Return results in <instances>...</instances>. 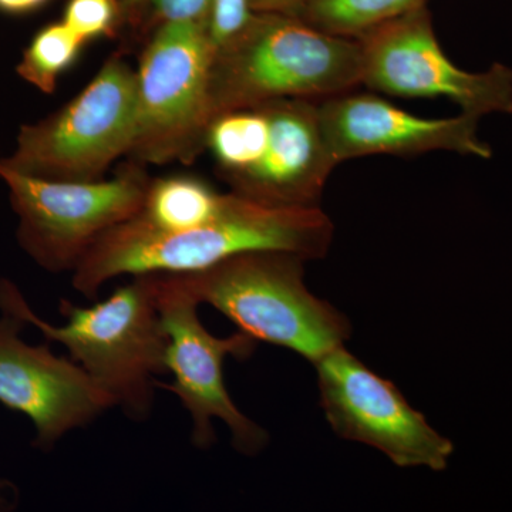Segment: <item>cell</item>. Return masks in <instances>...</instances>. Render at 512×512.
<instances>
[{"instance_id":"1","label":"cell","mask_w":512,"mask_h":512,"mask_svg":"<svg viewBox=\"0 0 512 512\" xmlns=\"http://www.w3.org/2000/svg\"><path fill=\"white\" fill-rule=\"evenodd\" d=\"M333 224L318 205L285 207L231 191L210 220L177 232H157L124 222L103 238L73 271V286L94 299L111 279L144 274H188L254 251L323 258Z\"/></svg>"},{"instance_id":"2","label":"cell","mask_w":512,"mask_h":512,"mask_svg":"<svg viewBox=\"0 0 512 512\" xmlns=\"http://www.w3.org/2000/svg\"><path fill=\"white\" fill-rule=\"evenodd\" d=\"M131 278L90 308L62 299V326L40 319L18 286L0 279V312L18 316L39 329L47 342L63 345L70 359L113 397L116 407L131 420L143 421L153 410L157 377L167 373V335L158 309L156 274Z\"/></svg>"},{"instance_id":"3","label":"cell","mask_w":512,"mask_h":512,"mask_svg":"<svg viewBox=\"0 0 512 512\" xmlns=\"http://www.w3.org/2000/svg\"><path fill=\"white\" fill-rule=\"evenodd\" d=\"M362 86L357 39L330 35L291 13L256 12L211 64L210 124L228 111L269 101H322Z\"/></svg>"},{"instance_id":"4","label":"cell","mask_w":512,"mask_h":512,"mask_svg":"<svg viewBox=\"0 0 512 512\" xmlns=\"http://www.w3.org/2000/svg\"><path fill=\"white\" fill-rule=\"evenodd\" d=\"M305 261L291 252L254 251L171 275L200 305H211L256 342L292 350L313 365L345 346L352 325L306 288Z\"/></svg>"},{"instance_id":"5","label":"cell","mask_w":512,"mask_h":512,"mask_svg":"<svg viewBox=\"0 0 512 512\" xmlns=\"http://www.w3.org/2000/svg\"><path fill=\"white\" fill-rule=\"evenodd\" d=\"M136 126V70L114 56L62 109L23 126L15 153L0 164L49 180H100L131 153Z\"/></svg>"},{"instance_id":"6","label":"cell","mask_w":512,"mask_h":512,"mask_svg":"<svg viewBox=\"0 0 512 512\" xmlns=\"http://www.w3.org/2000/svg\"><path fill=\"white\" fill-rule=\"evenodd\" d=\"M0 178L19 217L20 247L55 274L73 272L100 238L136 217L151 181L138 165L109 180L60 181L0 164Z\"/></svg>"},{"instance_id":"7","label":"cell","mask_w":512,"mask_h":512,"mask_svg":"<svg viewBox=\"0 0 512 512\" xmlns=\"http://www.w3.org/2000/svg\"><path fill=\"white\" fill-rule=\"evenodd\" d=\"M212 59L205 23L158 25L136 70L137 163H190L205 150Z\"/></svg>"},{"instance_id":"8","label":"cell","mask_w":512,"mask_h":512,"mask_svg":"<svg viewBox=\"0 0 512 512\" xmlns=\"http://www.w3.org/2000/svg\"><path fill=\"white\" fill-rule=\"evenodd\" d=\"M158 309L167 335L165 367L173 383L158 382V387L175 394L191 417V441L207 450L215 439L212 420L218 419L231 430L235 450L256 456L269 443L264 427L245 416L229 396L224 380L228 356L248 359L256 340L238 330L229 338L208 332L198 316L200 303L178 284L171 274H156Z\"/></svg>"},{"instance_id":"9","label":"cell","mask_w":512,"mask_h":512,"mask_svg":"<svg viewBox=\"0 0 512 512\" xmlns=\"http://www.w3.org/2000/svg\"><path fill=\"white\" fill-rule=\"evenodd\" d=\"M362 86L404 99H447L460 113L483 119L512 113V69L494 63L484 72L460 69L441 49L424 6L359 39Z\"/></svg>"},{"instance_id":"10","label":"cell","mask_w":512,"mask_h":512,"mask_svg":"<svg viewBox=\"0 0 512 512\" xmlns=\"http://www.w3.org/2000/svg\"><path fill=\"white\" fill-rule=\"evenodd\" d=\"M313 366L320 406L338 436L375 447L399 467L446 470L453 443L410 406L392 380L376 375L345 346Z\"/></svg>"},{"instance_id":"11","label":"cell","mask_w":512,"mask_h":512,"mask_svg":"<svg viewBox=\"0 0 512 512\" xmlns=\"http://www.w3.org/2000/svg\"><path fill=\"white\" fill-rule=\"evenodd\" d=\"M26 322L0 316V403L36 429L33 446L50 451L67 433L89 426L116 402L73 359L22 339Z\"/></svg>"},{"instance_id":"12","label":"cell","mask_w":512,"mask_h":512,"mask_svg":"<svg viewBox=\"0 0 512 512\" xmlns=\"http://www.w3.org/2000/svg\"><path fill=\"white\" fill-rule=\"evenodd\" d=\"M323 133L336 164L369 156L413 157L434 151L493 157L478 136V117L416 116L373 93L346 92L319 101Z\"/></svg>"},{"instance_id":"13","label":"cell","mask_w":512,"mask_h":512,"mask_svg":"<svg viewBox=\"0 0 512 512\" xmlns=\"http://www.w3.org/2000/svg\"><path fill=\"white\" fill-rule=\"evenodd\" d=\"M268 137L258 163L232 191L251 200L285 207L318 205L336 164L326 143L319 101L285 99L262 104Z\"/></svg>"},{"instance_id":"14","label":"cell","mask_w":512,"mask_h":512,"mask_svg":"<svg viewBox=\"0 0 512 512\" xmlns=\"http://www.w3.org/2000/svg\"><path fill=\"white\" fill-rule=\"evenodd\" d=\"M224 195L191 175H170L148 184L143 207L134 224L157 232H177L210 220Z\"/></svg>"},{"instance_id":"15","label":"cell","mask_w":512,"mask_h":512,"mask_svg":"<svg viewBox=\"0 0 512 512\" xmlns=\"http://www.w3.org/2000/svg\"><path fill=\"white\" fill-rule=\"evenodd\" d=\"M427 2L429 0H308L298 16L330 35L359 39L384 23L424 8Z\"/></svg>"},{"instance_id":"16","label":"cell","mask_w":512,"mask_h":512,"mask_svg":"<svg viewBox=\"0 0 512 512\" xmlns=\"http://www.w3.org/2000/svg\"><path fill=\"white\" fill-rule=\"evenodd\" d=\"M86 45L66 23L55 22L40 29L23 52L18 74L45 94L55 93L64 72L76 62Z\"/></svg>"},{"instance_id":"17","label":"cell","mask_w":512,"mask_h":512,"mask_svg":"<svg viewBox=\"0 0 512 512\" xmlns=\"http://www.w3.org/2000/svg\"><path fill=\"white\" fill-rule=\"evenodd\" d=\"M119 16L117 0H69L63 22L87 43L113 35Z\"/></svg>"},{"instance_id":"18","label":"cell","mask_w":512,"mask_h":512,"mask_svg":"<svg viewBox=\"0 0 512 512\" xmlns=\"http://www.w3.org/2000/svg\"><path fill=\"white\" fill-rule=\"evenodd\" d=\"M255 15L249 0H211L205 26L214 52L241 35Z\"/></svg>"},{"instance_id":"19","label":"cell","mask_w":512,"mask_h":512,"mask_svg":"<svg viewBox=\"0 0 512 512\" xmlns=\"http://www.w3.org/2000/svg\"><path fill=\"white\" fill-rule=\"evenodd\" d=\"M153 9L158 25L174 22L205 23L211 0H143Z\"/></svg>"},{"instance_id":"20","label":"cell","mask_w":512,"mask_h":512,"mask_svg":"<svg viewBox=\"0 0 512 512\" xmlns=\"http://www.w3.org/2000/svg\"><path fill=\"white\" fill-rule=\"evenodd\" d=\"M255 12L291 13L298 15L308 0H249Z\"/></svg>"},{"instance_id":"21","label":"cell","mask_w":512,"mask_h":512,"mask_svg":"<svg viewBox=\"0 0 512 512\" xmlns=\"http://www.w3.org/2000/svg\"><path fill=\"white\" fill-rule=\"evenodd\" d=\"M50 0H0V12L6 15H28L43 8Z\"/></svg>"},{"instance_id":"22","label":"cell","mask_w":512,"mask_h":512,"mask_svg":"<svg viewBox=\"0 0 512 512\" xmlns=\"http://www.w3.org/2000/svg\"><path fill=\"white\" fill-rule=\"evenodd\" d=\"M18 504V490L8 480L0 478V511H10Z\"/></svg>"},{"instance_id":"23","label":"cell","mask_w":512,"mask_h":512,"mask_svg":"<svg viewBox=\"0 0 512 512\" xmlns=\"http://www.w3.org/2000/svg\"><path fill=\"white\" fill-rule=\"evenodd\" d=\"M131 2H133V3H141V2H143V0H131Z\"/></svg>"}]
</instances>
